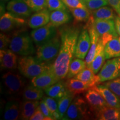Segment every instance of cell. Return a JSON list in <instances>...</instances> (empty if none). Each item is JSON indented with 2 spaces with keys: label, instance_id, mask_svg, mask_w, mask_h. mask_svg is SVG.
I'll list each match as a JSON object with an SVG mask.
<instances>
[{
  "label": "cell",
  "instance_id": "cell-3",
  "mask_svg": "<svg viewBox=\"0 0 120 120\" xmlns=\"http://www.w3.org/2000/svg\"><path fill=\"white\" fill-rule=\"evenodd\" d=\"M31 35L25 31H19L11 37L9 49L21 56L32 55L36 53Z\"/></svg>",
  "mask_w": 120,
  "mask_h": 120
},
{
  "label": "cell",
  "instance_id": "cell-14",
  "mask_svg": "<svg viewBox=\"0 0 120 120\" xmlns=\"http://www.w3.org/2000/svg\"><path fill=\"white\" fill-rule=\"evenodd\" d=\"M91 46V38L87 28L81 31L76 45L75 57L84 59L86 58Z\"/></svg>",
  "mask_w": 120,
  "mask_h": 120
},
{
  "label": "cell",
  "instance_id": "cell-7",
  "mask_svg": "<svg viewBox=\"0 0 120 120\" xmlns=\"http://www.w3.org/2000/svg\"><path fill=\"white\" fill-rule=\"evenodd\" d=\"M98 83H103L120 76V57L107 60L97 75Z\"/></svg>",
  "mask_w": 120,
  "mask_h": 120
},
{
  "label": "cell",
  "instance_id": "cell-18",
  "mask_svg": "<svg viewBox=\"0 0 120 120\" xmlns=\"http://www.w3.org/2000/svg\"><path fill=\"white\" fill-rule=\"evenodd\" d=\"M92 88L101 94L108 105L111 107L120 109V98L104 84H98L92 87Z\"/></svg>",
  "mask_w": 120,
  "mask_h": 120
},
{
  "label": "cell",
  "instance_id": "cell-38",
  "mask_svg": "<svg viewBox=\"0 0 120 120\" xmlns=\"http://www.w3.org/2000/svg\"><path fill=\"white\" fill-rule=\"evenodd\" d=\"M11 36L4 33H1L0 34V49H7L10 46L11 42Z\"/></svg>",
  "mask_w": 120,
  "mask_h": 120
},
{
  "label": "cell",
  "instance_id": "cell-10",
  "mask_svg": "<svg viewBox=\"0 0 120 120\" xmlns=\"http://www.w3.org/2000/svg\"><path fill=\"white\" fill-rule=\"evenodd\" d=\"M27 23L25 19L21 18L7 12L1 16L0 29L3 32H10L25 26Z\"/></svg>",
  "mask_w": 120,
  "mask_h": 120
},
{
  "label": "cell",
  "instance_id": "cell-2",
  "mask_svg": "<svg viewBox=\"0 0 120 120\" xmlns=\"http://www.w3.org/2000/svg\"><path fill=\"white\" fill-rule=\"evenodd\" d=\"M50 66L51 65L40 61L36 56L29 55L19 57L17 68L24 77L31 79L49 70Z\"/></svg>",
  "mask_w": 120,
  "mask_h": 120
},
{
  "label": "cell",
  "instance_id": "cell-33",
  "mask_svg": "<svg viewBox=\"0 0 120 120\" xmlns=\"http://www.w3.org/2000/svg\"><path fill=\"white\" fill-rule=\"evenodd\" d=\"M42 100L47 106L54 120H60L58 111V102L55 99L49 96H43Z\"/></svg>",
  "mask_w": 120,
  "mask_h": 120
},
{
  "label": "cell",
  "instance_id": "cell-11",
  "mask_svg": "<svg viewBox=\"0 0 120 120\" xmlns=\"http://www.w3.org/2000/svg\"><path fill=\"white\" fill-rule=\"evenodd\" d=\"M86 28L88 30L89 32L90 38H91V46L87 55L85 58L87 66L90 67L94 57L95 56L96 52L97 47V45L100 39V36L94 28V19L91 15V17L87 21Z\"/></svg>",
  "mask_w": 120,
  "mask_h": 120
},
{
  "label": "cell",
  "instance_id": "cell-22",
  "mask_svg": "<svg viewBox=\"0 0 120 120\" xmlns=\"http://www.w3.org/2000/svg\"><path fill=\"white\" fill-rule=\"evenodd\" d=\"M96 117L100 120H120V109L107 105L96 112Z\"/></svg>",
  "mask_w": 120,
  "mask_h": 120
},
{
  "label": "cell",
  "instance_id": "cell-43",
  "mask_svg": "<svg viewBox=\"0 0 120 120\" xmlns=\"http://www.w3.org/2000/svg\"><path fill=\"white\" fill-rule=\"evenodd\" d=\"M115 23L117 32L120 36V16H118V15L115 17Z\"/></svg>",
  "mask_w": 120,
  "mask_h": 120
},
{
  "label": "cell",
  "instance_id": "cell-23",
  "mask_svg": "<svg viewBox=\"0 0 120 120\" xmlns=\"http://www.w3.org/2000/svg\"><path fill=\"white\" fill-rule=\"evenodd\" d=\"M40 104L38 101L24 100L20 105V117L23 120H30L31 117L38 108Z\"/></svg>",
  "mask_w": 120,
  "mask_h": 120
},
{
  "label": "cell",
  "instance_id": "cell-12",
  "mask_svg": "<svg viewBox=\"0 0 120 120\" xmlns=\"http://www.w3.org/2000/svg\"><path fill=\"white\" fill-rule=\"evenodd\" d=\"M85 98L91 111L94 113L108 105L101 94L92 87L85 93Z\"/></svg>",
  "mask_w": 120,
  "mask_h": 120
},
{
  "label": "cell",
  "instance_id": "cell-29",
  "mask_svg": "<svg viewBox=\"0 0 120 120\" xmlns=\"http://www.w3.org/2000/svg\"><path fill=\"white\" fill-rule=\"evenodd\" d=\"M75 96V95H73L67 90L64 96L57 101L58 111L60 120H63L64 115L66 113L69 106L74 99Z\"/></svg>",
  "mask_w": 120,
  "mask_h": 120
},
{
  "label": "cell",
  "instance_id": "cell-32",
  "mask_svg": "<svg viewBox=\"0 0 120 120\" xmlns=\"http://www.w3.org/2000/svg\"><path fill=\"white\" fill-rule=\"evenodd\" d=\"M77 22H86L91 17V12L87 8H68Z\"/></svg>",
  "mask_w": 120,
  "mask_h": 120
},
{
  "label": "cell",
  "instance_id": "cell-28",
  "mask_svg": "<svg viewBox=\"0 0 120 120\" xmlns=\"http://www.w3.org/2000/svg\"><path fill=\"white\" fill-rule=\"evenodd\" d=\"M74 77L89 84L92 87L99 84L97 76L95 75L92 69L87 66Z\"/></svg>",
  "mask_w": 120,
  "mask_h": 120
},
{
  "label": "cell",
  "instance_id": "cell-17",
  "mask_svg": "<svg viewBox=\"0 0 120 120\" xmlns=\"http://www.w3.org/2000/svg\"><path fill=\"white\" fill-rule=\"evenodd\" d=\"M47 8L37 11L28 19V26L32 29H36L44 26L50 22V13Z\"/></svg>",
  "mask_w": 120,
  "mask_h": 120
},
{
  "label": "cell",
  "instance_id": "cell-40",
  "mask_svg": "<svg viewBox=\"0 0 120 120\" xmlns=\"http://www.w3.org/2000/svg\"><path fill=\"white\" fill-rule=\"evenodd\" d=\"M39 107H40V109L42 112L43 115L47 117L50 118L51 120H54L52 116L51 113L50 111L49 108H48L47 106L46 105V103L45 102V101L42 99L41 101H40V104H39Z\"/></svg>",
  "mask_w": 120,
  "mask_h": 120
},
{
  "label": "cell",
  "instance_id": "cell-13",
  "mask_svg": "<svg viewBox=\"0 0 120 120\" xmlns=\"http://www.w3.org/2000/svg\"><path fill=\"white\" fill-rule=\"evenodd\" d=\"M7 11L17 17L27 19L33 11L23 0H11L7 4Z\"/></svg>",
  "mask_w": 120,
  "mask_h": 120
},
{
  "label": "cell",
  "instance_id": "cell-26",
  "mask_svg": "<svg viewBox=\"0 0 120 120\" xmlns=\"http://www.w3.org/2000/svg\"><path fill=\"white\" fill-rule=\"evenodd\" d=\"M105 53L106 60L120 57V36L114 37L105 45Z\"/></svg>",
  "mask_w": 120,
  "mask_h": 120
},
{
  "label": "cell",
  "instance_id": "cell-31",
  "mask_svg": "<svg viewBox=\"0 0 120 120\" xmlns=\"http://www.w3.org/2000/svg\"><path fill=\"white\" fill-rule=\"evenodd\" d=\"M86 67L87 64L86 61H84L83 59L79 58H74L70 64L68 74L67 75L66 78L67 79H69L74 77Z\"/></svg>",
  "mask_w": 120,
  "mask_h": 120
},
{
  "label": "cell",
  "instance_id": "cell-16",
  "mask_svg": "<svg viewBox=\"0 0 120 120\" xmlns=\"http://www.w3.org/2000/svg\"><path fill=\"white\" fill-rule=\"evenodd\" d=\"M10 49H1L0 64L1 70L13 71L18 67L19 57Z\"/></svg>",
  "mask_w": 120,
  "mask_h": 120
},
{
  "label": "cell",
  "instance_id": "cell-34",
  "mask_svg": "<svg viewBox=\"0 0 120 120\" xmlns=\"http://www.w3.org/2000/svg\"><path fill=\"white\" fill-rule=\"evenodd\" d=\"M34 12L47 8L46 0H23Z\"/></svg>",
  "mask_w": 120,
  "mask_h": 120
},
{
  "label": "cell",
  "instance_id": "cell-35",
  "mask_svg": "<svg viewBox=\"0 0 120 120\" xmlns=\"http://www.w3.org/2000/svg\"><path fill=\"white\" fill-rule=\"evenodd\" d=\"M109 2L107 0H86L85 2V5L90 11L107 6Z\"/></svg>",
  "mask_w": 120,
  "mask_h": 120
},
{
  "label": "cell",
  "instance_id": "cell-21",
  "mask_svg": "<svg viewBox=\"0 0 120 120\" xmlns=\"http://www.w3.org/2000/svg\"><path fill=\"white\" fill-rule=\"evenodd\" d=\"M20 117V105L16 100H11L6 103L4 118L5 120H17Z\"/></svg>",
  "mask_w": 120,
  "mask_h": 120
},
{
  "label": "cell",
  "instance_id": "cell-45",
  "mask_svg": "<svg viewBox=\"0 0 120 120\" xmlns=\"http://www.w3.org/2000/svg\"><path fill=\"white\" fill-rule=\"evenodd\" d=\"M1 1H8V0H1Z\"/></svg>",
  "mask_w": 120,
  "mask_h": 120
},
{
  "label": "cell",
  "instance_id": "cell-4",
  "mask_svg": "<svg viewBox=\"0 0 120 120\" xmlns=\"http://www.w3.org/2000/svg\"><path fill=\"white\" fill-rule=\"evenodd\" d=\"M61 37L59 32L51 40L37 46L36 57L42 62L51 65L54 62L61 46Z\"/></svg>",
  "mask_w": 120,
  "mask_h": 120
},
{
  "label": "cell",
  "instance_id": "cell-24",
  "mask_svg": "<svg viewBox=\"0 0 120 120\" xmlns=\"http://www.w3.org/2000/svg\"><path fill=\"white\" fill-rule=\"evenodd\" d=\"M71 19L68 10H55L50 13V22L56 27L68 23Z\"/></svg>",
  "mask_w": 120,
  "mask_h": 120
},
{
  "label": "cell",
  "instance_id": "cell-36",
  "mask_svg": "<svg viewBox=\"0 0 120 120\" xmlns=\"http://www.w3.org/2000/svg\"><path fill=\"white\" fill-rule=\"evenodd\" d=\"M46 2L47 8L51 11L59 10H67V7L62 0H46Z\"/></svg>",
  "mask_w": 120,
  "mask_h": 120
},
{
  "label": "cell",
  "instance_id": "cell-37",
  "mask_svg": "<svg viewBox=\"0 0 120 120\" xmlns=\"http://www.w3.org/2000/svg\"><path fill=\"white\" fill-rule=\"evenodd\" d=\"M103 84L120 98V76L115 79L105 82Z\"/></svg>",
  "mask_w": 120,
  "mask_h": 120
},
{
  "label": "cell",
  "instance_id": "cell-42",
  "mask_svg": "<svg viewBox=\"0 0 120 120\" xmlns=\"http://www.w3.org/2000/svg\"><path fill=\"white\" fill-rule=\"evenodd\" d=\"M109 4L120 16V0H107Z\"/></svg>",
  "mask_w": 120,
  "mask_h": 120
},
{
  "label": "cell",
  "instance_id": "cell-25",
  "mask_svg": "<svg viewBox=\"0 0 120 120\" xmlns=\"http://www.w3.org/2000/svg\"><path fill=\"white\" fill-rule=\"evenodd\" d=\"M67 90L65 83L62 80H60L52 86L45 88L44 91L48 96L52 97L58 101L59 99L64 96Z\"/></svg>",
  "mask_w": 120,
  "mask_h": 120
},
{
  "label": "cell",
  "instance_id": "cell-30",
  "mask_svg": "<svg viewBox=\"0 0 120 120\" xmlns=\"http://www.w3.org/2000/svg\"><path fill=\"white\" fill-rule=\"evenodd\" d=\"M113 9L111 7L105 6L91 11V16L94 19H114L116 15Z\"/></svg>",
  "mask_w": 120,
  "mask_h": 120
},
{
  "label": "cell",
  "instance_id": "cell-39",
  "mask_svg": "<svg viewBox=\"0 0 120 120\" xmlns=\"http://www.w3.org/2000/svg\"><path fill=\"white\" fill-rule=\"evenodd\" d=\"M62 1L68 8H87L79 0H62Z\"/></svg>",
  "mask_w": 120,
  "mask_h": 120
},
{
  "label": "cell",
  "instance_id": "cell-41",
  "mask_svg": "<svg viewBox=\"0 0 120 120\" xmlns=\"http://www.w3.org/2000/svg\"><path fill=\"white\" fill-rule=\"evenodd\" d=\"M50 118L47 117L43 115L42 112L40 109L39 106L38 108L33 114V115L31 117L30 120H51Z\"/></svg>",
  "mask_w": 120,
  "mask_h": 120
},
{
  "label": "cell",
  "instance_id": "cell-6",
  "mask_svg": "<svg viewBox=\"0 0 120 120\" xmlns=\"http://www.w3.org/2000/svg\"><path fill=\"white\" fill-rule=\"evenodd\" d=\"M91 111L86 100L77 96L72 101L63 120L87 119Z\"/></svg>",
  "mask_w": 120,
  "mask_h": 120
},
{
  "label": "cell",
  "instance_id": "cell-44",
  "mask_svg": "<svg viewBox=\"0 0 120 120\" xmlns=\"http://www.w3.org/2000/svg\"><path fill=\"white\" fill-rule=\"evenodd\" d=\"M79 1H80L82 3H83V4L85 5V2H86V0H79Z\"/></svg>",
  "mask_w": 120,
  "mask_h": 120
},
{
  "label": "cell",
  "instance_id": "cell-27",
  "mask_svg": "<svg viewBox=\"0 0 120 120\" xmlns=\"http://www.w3.org/2000/svg\"><path fill=\"white\" fill-rule=\"evenodd\" d=\"M43 90L34 86L30 84L27 85L22 93V97L24 100L39 101L43 97Z\"/></svg>",
  "mask_w": 120,
  "mask_h": 120
},
{
  "label": "cell",
  "instance_id": "cell-20",
  "mask_svg": "<svg viewBox=\"0 0 120 120\" xmlns=\"http://www.w3.org/2000/svg\"><path fill=\"white\" fill-rule=\"evenodd\" d=\"M65 84L67 89L75 96L86 92L92 87L89 84L75 77L67 79Z\"/></svg>",
  "mask_w": 120,
  "mask_h": 120
},
{
  "label": "cell",
  "instance_id": "cell-15",
  "mask_svg": "<svg viewBox=\"0 0 120 120\" xmlns=\"http://www.w3.org/2000/svg\"><path fill=\"white\" fill-rule=\"evenodd\" d=\"M59 81L50 68L31 79L30 84L45 90Z\"/></svg>",
  "mask_w": 120,
  "mask_h": 120
},
{
  "label": "cell",
  "instance_id": "cell-19",
  "mask_svg": "<svg viewBox=\"0 0 120 120\" xmlns=\"http://www.w3.org/2000/svg\"><path fill=\"white\" fill-rule=\"evenodd\" d=\"M106 60V58L105 53V45L103 44L101 39L100 38L97 45L95 56L90 66V68L92 69L95 74L99 72L104 64Z\"/></svg>",
  "mask_w": 120,
  "mask_h": 120
},
{
  "label": "cell",
  "instance_id": "cell-5",
  "mask_svg": "<svg viewBox=\"0 0 120 120\" xmlns=\"http://www.w3.org/2000/svg\"><path fill=\"white\" fill-rule=\"evenodd\" d=\"M23 75L12 71H9L2 76L3 85L6 94L12 98L22 95L26 87V80Z\"/></svg>",
  "mask_w": 120,
  "mask_h": 120
},
{
  "label": "cell",
  "instance_id": "cell-1",
  "mask_svg": "<svg viewBox=\"0 0 120 120\" xmlns=\"http://www.w3.org/2000/svg\"><path fill=\"white\" fill-rule=\"evenodd\" d=\"M61 37V46L57 57L50 69L59 81L66 78L69 66L75 57L76 45L80 28L76 26L64 27L58 31Z\"/></svg>",
  "mask_w": 120,
  "mask_h": 120
},
{
  "label": "cell",
  "instance_id": "cell-8",
  "mask_svg": "<svg viewBox=\"0 0 120 120\" xmlns=\"http://www.w3.org/2000/svg\"><path fill=\"white\" fill-rule=\"evenodd\" d=\"M94 25L105 46L114 37L118 36L114 19H94Z\"/></svg>",
  "mask_w": 120,
  "mask_h": 120
},
{
  "label": "cell",
  "instance_id": "cell-9",
  "mask_svg": "<svg viewBox=\"0 0 120 120\" xmlns=\"http://www.w3.org/2000/svg\"><path fill=\"white\" fill-rule=\"evenodd\" d=\"M57 33L56 27L49 22L44 26L32 30L30 35L34 44L38 46L51 40Z\"/></svg>",
  "mask_w": 120,
  "mask_h": 120
}]
</instances>
